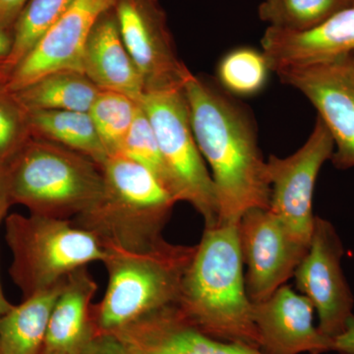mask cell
<instances>
[{
    "label": "cell",
    "mask_w": 354,
    "mask_h": 354,
    "mask_svg": "<svg viewBox=\"0 0 354 354\" xmlns=\"http://www.w3.org/2000/svg\"><path fill=\"white\" fill-rule=\"evenodd\" d=\"M183 90L198 148L211 167L218 223H239L249 209H269L267 162L250 113L221 86L194 74Z\"/></svg>",
    "instance_id": "1"
},
{
    "label": "cell",
    "mask_w": 354,
    "mask_h": 354,
    "mask_svg": "<svg viewBox=\"0 0 354 354\" xmlns=\"http://www.w3.org/2000/svg\"><path fill=\"white\" fill-rule=\"evenodd\" d=\"M239 225L205 227L176 305L209 337L259 348L253 304L246 291Z\"/></svg>",
    "instance_id": "2"
},
{
    "label": "cell",
    "mask_w": 354,
    "mask_h": 354,
    "mask_svg": "<svg viewBox=\"0 0 354 354\" xmlns=\"http://www.w3.org/2000/svg\"><path fill=\"white\" fill-rule=\"evenodd\" d=\"M101 167V196L71 223L104 248L142 252L165 241L162 230L177 203L171 193L144 165L121 153L109 156Z\"/></svg>",
    "instance_id": "3"
},
{
    "label": "cell",
    "mask_w": 354,
    "mask_h": 354,
    "mask_svg": "<svg viewBox=\"0 0 354 354\" xmlns=\"http://www.w3.org/2000/svg\"><path fill=\"white\" fill-rule=\"evenodd\" d=\"M106 293L93 305L97 333H113L158 309L176 305L196 245L162 241L142 252L104 248Z\"/></svg>",
    "instance_id": "4"
},
{
    "label": "cell",
    "mask_w": 354,
    "mask_h": 354,
    "mask_svg": "<svg viewBox=\"0 0 354 354\" xmlns=\"http://www.w3.org/2000/svg\"><path fill=\"white\" fill-rule=\"evenodd\" d=\"M12 204L30 214L69 220L97 201L102 167L66 147L31 137L8 162Z\"/></svg>",
    "instance_id": "5"
},
{
    "label": "cell",
    "mask_w": 354,
    "mask_h": 354,
    "mask_svg": "<svg viewBox=\"0 0 354 354\" xmlns=\"http://www.w3.org/2000/svg\"><path fill=\"white\" fill-rule=\"evenodd\" d=\"M6 241L12 254L11 279L27 298L62 283L106 250L97 237L69 220L30 214L6 218Z\"/></svg>",
    "instance_id": "6"
},
{
    "label": "cell",
    "mask_w": 354,
    "mask_h": 354,
    "mask_svg": "<svg viewBox=\"0 0 354 354\" xmlns=\"http://www.w3.org/2000/svg\"><path fill=\"white\" fill-rule=\"evenodd\" d=\"M140 104L146 111L164 162L167 190L176 202L189 203L205 227L218 223L215 185L191 127L183 88L146 93Z\"/></svg>",
    "instance_id": "7"
},
{
    "label": "cell",
    "mask_w": 354,
    "mask_h": 354,
    "mask_svg": "<svg viewBox=\"0 0 354 354\" xmlns=\"http://www.w3.org/2000/svg\"><path fill=\"white\" fill-rule=\"evenodd\" d=\"M334 150L332 135L317 118L315 127L301 148L290 157L271 156L267 160L271 185L269 209L307 246H310L315 223L312 199L317 177Z\"/></svg>",
    "instance_id": "8"
},
{
    "label": "cell",
    "mask_w": 354,
    "mask_h": 354,
    "mask_svg": "<svg viewBox=\"0 0 354 354\" xmlns=\"http://www.w3.org/2000/svg\"><path fill=\"white\" fill-rule=\"evenodd\" d=\"M114 11L145 94L183 88L191 72L177 55L167 15L158 0H118Z\"/></svg>",
    "instance_id": "9"
},
{
    "label": "cell",
    "mask_w": 354,
    "mask_h": 354,
    "mask_svg": "<svg viewBox=\"0 0 354 354\" xmlns=\"http://www.w3.org/2000/svg\"><path fill=\"white\" fill-rule=\"evenodd\" d=\"M245 286L252 304L264 301L295 276L309 246L270 209H251L239 225Z\"/></svg>",
    "instance_id": "10"
},
{
    "label": "cell",
    "mask_w": 354,
    "mask_h": 354,
    "mask_svg": "<svg viewBox=\"0 0 354 354\" xmlns=\"http://www.w3.org/2000/svg\"><path fill=\"white\" fill-rule=\"evenodd\" d=\"M344 247L330 221L316 216L306 255L295 277L298 290L313 304L319 330L335 341L353 314V297L342 269Z\"/></svg>",
    "instance_id": "11"
},
{
    "label": "cell",
    "mask_w": 354,
    "mask_h": 354,
    "mask_svg": "<svg viewBox=\"0 0 354 354\" xmlns=\"http://www.w3.org/2000/svg\"><path fill=\"white\" fill-rule=\"evenodd\" d=\"M276 73L281 82L301 92L318 111L334 140L330 160L335 167H354V72L346 57L286 67Z\"/></svg>",
    "instance_id": "12"
},
{
    "label": "cell",
    "mask_w": 354,
    "mask_h": 354,
    "mask_svg": "<svg viewBox=\"0 0 354 354\" xmlns=\"http://www.w3.org/2000/svg\"><path fill=\"white\" fill-rule=\"evenodd\" d=\"M118 0H73L48 32L6 76L0 88L15 93L53 72H83V55L93 28Z\"/></svg>",
    "instance_id": "13"
},
{
    "label": "cell",
    "mask_w": 354,
    "mask_h": 354,
    "mask_svg": "<svg viewBox=\"0 0 354 354\" xmlns=\"http://www.w3.org/2000/svg\"><path fill=\"white\" fill-rule=\"evenodd\" d=\"M308 298L283 285L264 301L253 304V321L264 354H322L334 351V341L313 323Z\"/></svg>",
    "instance_id": "14"
},
{
    "label": "cell",
    "mask_w": 354,
    "mask_h": 354,
    "mask_svg": "<svg viewBox=\"0 0 354 354\" xmlns=\"http://www.w3.org/2000/svg\"><path fill=\"white\" fill-rule=\"evenodd\" d=\"M113 334L131 354H264L247 344L209 337L192 325L176 305L147 314Z\"/></svg>",
    "instance_id": "15"
},
{
    "label": "cell",
    "mask_w": 354,
    "mask_h": 354,
    "mask_svg": "<svg viewBox=\"0 0 354 354\" xmlns=\"http://www.w3.org/2000/svg\"><path fill=\"white\" fill-rule=\"evenodd\" d=\"M261 44L272 72L348 57L354 53V6L342 9L308 31L268 27Z\"/></svg>",
    "instance_id": "16"
},
{
    "label": "cell",
    "mask_w": 354,
    "mask_h": 354,
    "mask_svg": "<svg viewBox=\"0 0 354 354\" xmlns=\"http://www.w3.org/2000/svg\"><path fill=\"white\" fill-rule=\"evenodd\" d=\"M83 73L100 90L127 95L140 102L143 80L121 37L115 11H106L95 22L83 55Z\"/></svg>",
    "instance_id": "17"
},
{
    "label": "cell",
    "mask_w": 354,
    "mask_h": 354,
    "mask_svg": "<svg viewBox=\"0 0 354 354\" xmlns=\"http://www.w3.org/2000/svg\"><path fill=\"white\" fill-rule=\"evenodd\" d=\"M97 290L87 266L65 279L46 330L41 354H81L97 334L92 300Z\"/></svg>",
    "instance_id": "18"
},
{
    "label": "cell",
    "mask_w": 354,
    "mask_h": 354,
    "mask_svg": "<svg viewBox=\"0 0 354 354\" xmlns=\"http://www.w3.org/2000/svg\"><path fill=\"white\" fill-rule=\"evenodd\" d=\"M65 281V279H64ZM64 281L24 298L0 320V354H41L51 311Z\"/></svg>",
    "instance_id": "19"
},
{
    "label": "cell",
    "mask_w": 354,
    "mask_h": 354,
    "mask_svg": "<svg viewBox=\"0 0 354 354\" xmlns=\"http://www.w3.org/2000/svg\"><path fill=\"white\" fill-rule=\"evenodd\" d=\"M100 88L83 72H53L11 93L27 111H75L88 113Z\"/></svg>",
    "instance_id": "20"
},
{
    "label": "cell",
    "mask_w": 354,
    "mask_h": 354,
    "mask_svg": "<svg viewBox=\"0 0 354 354\" xmlns=\"http://www.w3.org/2000/svg\"><path fill=\"white\" fill-rule=\"evenodd\" d=\"M31 136L82 153L102 167L109 158L88 113L75 111H28Z\"/></svg>",
    "instance_id": "21"
},
{
    "label": "cell",
    "mask_w": 354,
    "mask_h": 354,
    "mask_svg": "<svg viewBox=\"0 0 354 354\" xmlns=\"http://www.w3.org/2000/svg\"><path fill=\"white\" fill-rule=\"evenodd\" d=\"M73 0H29L12 30L10 55L0 67V84L53 27Z\"/></svg>",
    "instance_id": "22"
},
{
    "label": "cell",
    "mask_w": 354,
    "mask_h": 354,
    "mask_svg": "<svg viewBox=\"0 0 354 354\" xmlns=\"http://www.w3.org/2000/svg\"><path fill=\"white\" fill-rule=\"evenodd\" d=\"M349 6L351 0H263L258 13L270 28L305 32Z\"/></svg>",
    "instance_id": "23"
},
{
    "label": "cell",
    "mask_w": 354,
    "mask_h": 354,
    "mask_svg": "<svg viewBox=\"0 0 354 354\" xmlns=\"http://www.w3.org/2000/svg\"><path fill=\"white\" fill-rule=\"evenodd\" d=\"M139 106L127 95L100 90L88 114L109 156L120 153Z\"/></svg>",
    "instance_id": "24"
},
{
    "label": "cell",
    "mask_w": 354,
    "mask_h": 354,
    "mask_svg": "<svg viewBox=\"0 0 354 354\" xmlns=\"http://www.w3.org/2000/svg\"><path fill=\"white\" fill-rule=\"evenodd\" d=\"M270 69L264 53L251 48H239L228 53L218 67L220 86L228 94H258L267 83Z\"/></svg>",
    "instance_id": "25"
},
{
    "label": "cell",
    "mask_w": 354,
    "mask_h": 354,
    "mask_svg": "<svg viewBox=\"0 0 354 354\" xmlns=\"http://www.w3.org/2000/svg\"><path fill=\"white\" fill-rule=\"evenodd\" d=\"M120 153L144 165L167 190V172L158 148L157 137L141 104Z\"/></svg>",
    "instance_id": "26"
},
{
    "label": "cell",
    "mask_w": 354,
    "mask_h": 354,
    "mask_svg": "<svg viewBox=\"0 0 354 354\" xmlns=\"http://www.w3.org/2000/svg\"><path fill=\"white\" fill-rule=\"evenodd\" d=\"M31 137L28 111L0 88V162L7 164Z\"/></svg>",
    "instance_id": "27"
},
{
    "label": "cell",
    "mask_w": 354,
    "mask_h": 354,
    "mask_svg": "<svg viewBox=\"0 0 354 354\" xmlns=\"http://www.w3.org/2000/svg\"><path fill=\"white\" fill-rule=\"evenodd\" d=\"M81 354H131L111 333H97Z\"/></svg>",
    "instance_id": "28"
},
{
    "label": "cell",
    "mask_w": 354,
    "mask_h": 354,
    "mask_svg": "<svg viewBox=\"0 0 354 354\" xmlns=\"http://www.w3.org/2000/svg\"><path fill=\"white\" fill-rule=\"evenodd\" d=\"M29 0H0V28L12 32L14 25Z\"/></svg>",
    "instance_id": "29"
},
{
    "label": "cell",
    "mask_w": 354,
    "mask_h": 354,
    "mask_svg": "<svg viewBox=\"0 0 354 354\" xmlns=\"http://www.w3.org/2000/svg\"><path fill=\"white\" fill-rule=\"evenodd\" d=\"M12 205L7 164L0 162V223L6 218L7 212Z\"/></svg>",
    "instance_id": "30"
},
{
    "label": "cell",
    "mask_w": 354,
    "mask_h": 354,
    "mask_svg": "<svg viewBox=\"0 0 354 354\" xmlns=\"http://www.w3.org/2000/svg\"><path fill=\"white\" fill-rule=\"evenodd\" d=\"M334 351L339 354H354V315L348 319L344 332L335 339Z\"/></svg>",
    "instance_id": "31"
},
{
    "label": "cell",
    "mask_w": 354,
    "mask_h": 354,
    "mask_svg": "<svg viewBox=\"0 0 354 354\" xmlns=\"http://www.w3.org/2000/svg\"><path fill=\"white\" fill-rule=\"evenodd\" d=\"M12 44V32L0 28V67L4 64L8 55H10Z\"/></svg>",
    "instance_id": "32"
},
{
    "label": "cell",
    "mask_w": 354,
    "mask_h": 354,
    "mask_svg": "<svg viewBox=\"0 0 354 354\" xmlns=\"http://www.w3.org/2000/svg\"><path fill=\"white\" fill-rule=\"evenodd\" d=\"M12 307L13 305L6 299V295H4L1 281H0V320Z\"/></svg>",
    "instance_id": "33"
},
{
    "label": "cell",
    "mask_w": 354,
    "mask_h": 354,
    "mask_svg": "<svg viewBox=\"0 0 354 354\" xmlns=\"http://www.w3.org/2000/svg\"><path fill=\"white\" fill-rule=\"evenodd\" d=\"M346 62L351 67V70L354 72V53L349 55L348 57H346Z\"/></svg>",
    "instance_id": "34"
},
{
    "label": "cell",
    "mask_w": 354,
    "mask_h": 354,
    "mask_svg": "<svg viewBox=\"0 0 354 354\" xmlns=\"http://www.w3.org/2000/svg\"><path fill=\"white\" fill-rule=\"evenodd\" d=\"M351 2H353V6H354V0H351Z\"/></svg>",
    "instance_id": "35"
}]
</instances>
